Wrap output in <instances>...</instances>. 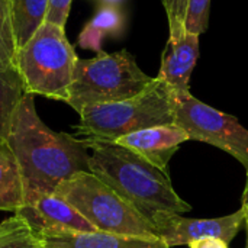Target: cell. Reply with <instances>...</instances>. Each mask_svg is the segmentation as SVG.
<instances>
[{
  "label": "cell",
  "mask_w": 248,
  "mask_h": 248,
  "mask_svg": "<svg viewBox=\"0 0 248 248\" xmlns=\"http://www.w3.org/2000/svg\"><path fill=\"white\" fill-rule=\"evenodd\" d=\"M187 132L177 124L157 125L145 128L125 137L115 142L141 155L160 170L169 173V163L180 145L189 141Z\"/></svg>",
  "instance_id": "30bf717a"
},
{
  "label": "cell",
  "mask_w": 248,
  "mask_h": 248,
  "mask_svg": "<svg viewBox=\"0 0 248 248\" xmlns=\"http://www.w3.org/2000/svg\"><path fill=\"white\" fill-rule=\"evenodd\" d=\"M241 208L246 212V248H248V170H247V180H246V186H244V192H243V205Z\"/></svg>",
  "instance_id": "603a6c76"
},
{
  "label": "cell",
  "mask_w": 248,
  "mask_h": 248,
  "mask_svg": "<svg viewBox=\"0 0 248 248\" xmlns=\"http://www.w3.org/2000/svg\"><path fill=\"white\" fill-rule=\"evenodd\" d=\"M42 237L97 231L70 202L58 193L25 195L22 208L16 212Z\"/></svg>",
  "instance_id": "9c48e42d"
},
{
  "label": "cell",
  "mask_w": 248,
  "mask_h": 248,
  "mask_svg": "<svg viewBox=\"0 0 248 248\" xmlns=\"http://www.w3.org/2000/svg\"><path fill=\"white\" fill-rule=\"evenodd\" d=\"M10 4L13 31L19 49L46 22L49 0H10Z\"/></svg>",
  "instance_id": "9a60e30c"
},
{
  "label": "cell",
  "mask_w": 248,
  "mask_h": 248,
  "mask_svg": "<svg viewBox=\"0 0 248 248\" xmlns=\"http://www.w3.org/2000/svg\"><path fill=\"white\" fill-rule=\"evenodd\" d=\"M78 115V135L89 141L115 142L145 128L174 124L173 92L155 77L154 83L135 97L87 106Z\"/></svg>",
  "instance_id": "3957f363"
},
{
  "label": "cell",
  "mask_w": 248,
  "mask_h": 248,
  "mask_svg": "<svg viewBox=\"0 0 248 248\" xmlns=\"http://www.w3.org/2000/svg\"><path fill=\"white\" fill-rule=\"evenodd\" d=\"M26 94L16 65L0 68V140H7L16 109Z\"/></svg>",
  "instance_id": "2e32d148"
},
{
  "label": "cell",
  "mask_w": 248,
  "mask_h": 248,
  "mask_svg": "<svg viewBox=\"0 0 248 248\" xmlns=\"http://www.w3.org/2000/svg\"><path fill=\"white\" fill-rule=\"evenodd\" d=\"M25 201V183L19 163L7 140H0V211L16 214Z\"/></svg>",
  "instance_id": "4fadbf2b"
},
{
  "label": "cell",
  "mask_w": 248,
  "mask_h": 248,
  "mask_svg": "<svg viewBox=\"0 0 248 248\" xmlns=\"http://www.w3.org/2000/svg\"><path fill=\"white\" fill-rule=\"evenodd\" d=\"M124 15L113 4L102 6L96 15L84 25L78 35V45L96 52L102 51V44L108 36H116L122 32Z\"/></svg>",
  "instance_id": "5bb4252c"
},
{
  "label": "cell",
  "mask_w": 248,
  "mask_h": 248,
  "mask_svg": "<svg viewBox=\"0 0 248 248\" xmlns=\"http://www.w3.org/2000/svg\"><path fill=\"white\" fill-rule=\"evenodd\" d=\"M71 7V0H49V9L46 15V22L65 28Z\"/></svg>",
  "instance_id": "44dd1931"
},
{
  "label": "cell",
  "mask_w": 248,
  "mask_h": 248,
  "mask_svg": "<svg viewBox=\"0 0 248 248\" xmlns=\"http://www.w3.org/2000/svg\"><path fill=\"white\" fill-rule=\"evenodd\" d=\"M161 1L167 13L169 38L176 39L186 32L185 22H186L190 0H161Z\"/></svg>",
  "instance_id": "d6986e66"
},
{
  "label": "cell",
  "mask_w": 248,
  "mask_h": 248,
  "mask_svg": "<svg viewBox=\"0 0 248 248\" xmlns=\"http://www.w3.org/2000/svg\"><path fill=\"white\" fill-rule=\"evenodd\" d=\"M173 110L174 124L190 140L225 151L248 170V129L237 118L201 102L190 92H173Z\"/></svg>",
  "instance_id": "52a82bcc"
},
{
  "label": "cell",
  "mask_w": 248,
  "mask_h": 248,
  "mask_svg": "<svg viewBox=\"0 0 248 248\" xmlns=\"http://www.w3.org/2000/svg\"><path fill=\"white\" fill-rule=\"evenodd\" d=\"M45 248H171L161 240L125 237L108 232H74L44 237Z\"/></svg>",
  "instance_id": "7c38bea8"
},
{
  "label": "cell",
  "mask_w": 248,
  "mask_h": 248,
  "mask_svg": "<svg viewBox=\"0 0 248 248\" xmlns=\"http://www.w3.org/2000/svg\"><path fill=\"white\" fill-rule=\"evenodd\" d=\"M106 1H116V0H106Z\"/></svg>",
  "instance_id": "cb8c5ba5"
},
{
  "label": "cell",
  "mask_w": 248,
  "mask_h": 248,
  "mask_svg": "<svg viewBox=\"0 0 248 248\" xmlns=\"http://www.w3.org/2000/svg\"><path fill=\"white\" fill-rule=\"evenodd\" d=\"M7 142L19 163L25 195L54 193L62 182L90 171L87 142L49 129L36 112L33 94L26 93L20 100Z\"/></svg>",
  "instance_id": "6da1fadb"
},
{
  "label": "cell",
  "mask_w": 248,
  "mask_h": 248,
  "mask_svg": "<svg viewBox=\"0 0 248 248\" xmlns=\"http://www.w3.org/2000/svg\"><path fill=\"white\" fill-rule=\"evenodd\" d=\"M17 44L12 22L10 0H0V68L15 65Z\"/></svg>",
  "instance_id": "ac0fdd59"
},
{
  "label": "cell",
  "mask_w": 248,
  "mask_h": 248,
  "mask_svg": "<svg viewBox=\"0 0 248 248\" xmlns=\"http://www.w3.org/2000/svg\"><path fill=\"white\" fill-rule=\"evenodd\" d=\"M0 248H45V241L23 217L15 214L0 224Z\"/></svg>",
  "instance_id": "e0dca14e"
},
{
  "label": "cell",
  "mask_w": 248,
  "mask_h": 248,
  "mask_svg": "<svg viewBox=\"0 0 248 248\" xmlns=\"http://www.w3.org/2000/svg\"><path fill=\"white\" fill-rule=\"evenodd\" d=\"M189 248H228V243H225L221 238L206 237V238H202V240L190 243Z\"/></svg>",
  "instance_id": "7402d4cb"
},
{
  "label": "cell",
  "mask_w": 248,
  "mask_h": 248,
  "mask_svg": "<svg viewBox=\"0 0 248 248\" xmlns=\"http://www.w3.org/2000/svg\"><path fill=\"white\" fill-rule=\"evenodd\" d=\"M155 228L157 237L169 247L189 246L193 241L215 237L225 243L232 238L246 227V212L240 208L237 212L221 218H186L180 214H161L151 221Z\"/></svg>",
  "instance_id": "ba28073f"
},
{
  "label": "cell",
  "mask_w": 248,
  "mask_h": 248,
  "mask_svg": "<svg viewBox=\"0 0 248 248\" xmlns=\"http://www.w3.org/2000/svg\"><path fill=\"white\" fill-rule=\"evenodd\" d=\"M55 193L70 202L100 232L158 238L153 224L92 171L62 182Z\"/></svg>",
  "instance_id": "8992f818"
},
{
  "label": "cell",
  "mask_w": 248,
  "mask_h": 248,
  "mask_svg": "<svg viewBox=\"0 0 248 248\" xmlns=\"http://www.w3.org/2000/svg\"><path fill=\"white\" fill-rule=\"evenodd\" d=\"M209 13H211V0H190L186 22H185V29L187 32L202 35L209 25Z\"/></svg>",
  "instance_id": "ffe728a7"
},
{
  "label": "cell",
  "mask_w": 248,
  "mask_h": 248,
  "mask_svg": "<svg viewBox=\"0 0 248 248\" xmlns=\"http://www.w3.org/2000/svg\"><path fill=\"white\" fill-rule=\"evenodd\" d=\"M199 38L193 32L169 38L161 54V65L157 78L166 83L173 92H190V77L199 58Z\"/></svg>",
  "instance_id": "8fae6325"
},
{
  "label": "cell",
  "mask_w": 248,
  "mask_h": 248,
  "mask_svg": "<svg viewBox=\"0 0 248 248\" xmlns=\"http://www.w3.org/2000/svg\"><path fill=\"white\" fill-rule=\"evenodd\" d=\"M77 60L64 28L44 22L33 36L17 49L15 65L26 93L65 102Z\"/></svg>",
  "instance_id": "5b68a950"
},
{
  "label": "cell",
  "mask_w": 248,
  "mask_h": 248,
  "mask_svg": "<svg viewBox=\"0 0 248 248\" xmlns=\"http://www.w3.org/2000/svg\"><path fill=\"white\" fill-rule=\"evenodd\" d=\"M84 141L90 150V171L150 222L161 214L182 215L192 211L176 193L169 173L116 142Z\"/></svg>",
  "instance_id": "7a4b0ae2"
},
{
  "label": "cell",
  "mask_w": 248,
  "mask_h": 248,
  "mask_svg": "<svg viewBox=\"0 0 248 248\" xmlns=\"http://www.w3.org/2000/svg\"><path fill=\"white\" fill-rule=\"evenodd\" d=\"M155 77L145 74L126 49L97 52L96 57L77 60L65 103L80 113L87 106L113 103L138 96Z\"/></svg>",
  "instance_id": "277c9868"
}]
</instances>
